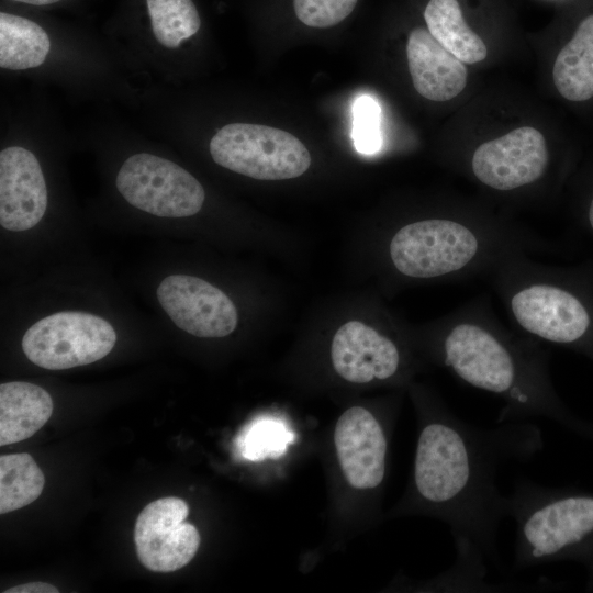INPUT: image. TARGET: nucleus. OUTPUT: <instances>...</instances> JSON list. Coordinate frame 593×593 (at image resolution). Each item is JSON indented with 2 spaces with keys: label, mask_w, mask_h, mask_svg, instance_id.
Segmentation results:
<instances>
[{
  "label": "nucleus",
  "mask_w": 593,
  "mask_h": 593,
  "mask_svg": "<svg viewBox=\"0 0 593 593\" xmlns=\"http://www.w3.org/2000/svg\"><path fill=\"white\" fill-rule=\"evenodd\" d=\"M511 309L526 332L551 343L593 350V305L581 293L535 284L514 294Z\"/></svg>",
  "instance_id": "obj_8"
},
{
  "label": "nucleus",
  "mask_w": 593,
  "mask_h": 593,
  "mask_svg": "<svg viewBox=\"0 0 593 593\" xmlns=\"http://www.w3.org/2000/svg\"><path fill=\"white\" fill-rule=\"evenodd\" d=\"M116 188L133 206L161 217L198 213L205 192L179 165L147 153L127 158L116 176Z\"/></svg>",
  "instance_id": "obj_6"
},
{
  "label": "nucleus",
  "mask_w": 593,
  "mask_h": 593,
  "mask_svg": "<svg viewBox=\"0 0 593 593\" xmlns=\"http://www.w3.org/2000/svg\"><path fill=\"white\" fill-rule=\"evenodd\" d=\"M53 400L43 388L29 382L0 385V445H11L34 435L49 419Z\"/></svg>",
  "instance_id": "obj_16"
},
{
  "label": "nucleus",
  "mask_w": 593,
  "mask_h": 593,
  "mask_svg": "<svg viewBox=\"0 0 593 593\" xmlns=\"http://www.w3.org/2000/svg\"><path fill=\"white\" fill-rule=\"evenodd\" d=\"M12 1H18V2H23L27 4H34V5H44V4L55 3L59 0H12Z\"/></svg>",
  "instance_id": "obj_26"
},
{
  "label": "nucleus",
  "mask_w": 593,
  "mask_h": 593,
  "mask_svg": "<svg viewBox=\"0 0 593 593\" xmlns=\"http://www.w3.org/2000/svg\"><path fill=\"white\" fill-rule=\"evenodd\" d=\"M51 42L37 23L0 13V66L11 70L34 68L44 63Z\"/></svg>",
  "instance_id": "obj_19"
},
{
  "label": "nucleus",
  "mask_w": 593,
  "mask_h": 593,
  "mask_svg": "<svg viewBox=\"0 0 593 593\" xmlns=\"http://www.w3.org/2000/svg\"><path fill=\"white\" fill-rule=\"evenodd\" d=\"M586 216H588V224H589L591 231L593 232V198L591 199V201L589 203Z\"/></svg>",
  "instance_id": "obj_27"
},
{
  "label": "nucleus",
  "mask_w": 593,
  "mask_h": 593,
  "mask_svg": "<svg viewBox=\"0 0 593 593\" xmlns=\"http://www.w3.org/2000/svg\"><path fill=\"white\" fill-rule=\"evenodd\" d=\"M506 516L516 524L513 569L563 559L593 563V495L518 480L506 495Z\"/></svg>",
  "instance_id": "obj_3"
},
{
  "label": "nucleus",
  "mask_w": 593,
  "mask_h": 593,
  "mask_svg": "<svg viewBox=\"0 0 593 593\" xmlns=\"http://www.w3.org/2000/svg\"><path fill=\"white\" fill-rule=\"evenodd\" d=\"M552 79L558 92L569 101L593 97V14L580 23L558 53Z\"/></svg>",
  "instance_id": "obj_17"
},
{
  "label": "nucleus",
  "mask_w": 593,
  "mask_h": 593,
  "mask_svg": "<svg viewBox=\"0 0 593 593\" xmlns=\"http://www.w3.org/2000/svg\"><path fill=\"white\" fill-rule=\"evenodd\" d=\"M47 206V189L38 160L12 146L0 153V224L13 232L35 226Z\"/></svg>",
  "instance_id": "obj_13"
},
{
  "label": "nucleus",
  "mask_w": 593,
  "mask_h": 593,
  "mask_svg": "<svg viewBox=\"0 0 593 593\" xmlns=\"http://www.w3.org/2000/svg\"><path fill=\"white\" fill-rule=\"evenodd\" d=\"M116 334L105 320L83 312H59L33 324L22 349L36 366L61 370L92 363L114 347Z\"/></svg>",
  "instance_id": "obj_5"
},
{
  "label": "nucleus",
  "mask_w": 593,
  "mask_h": 593,
  "mask_svg": "<svg viewBox=\"0 0 593 593\" xmlns=\"http://www.w3.org/2000/svg\"><path fill=\"white\" fill-rule=\"evenodd\" d=\"M542 449V433L533 423L483 428L446 410L427 415L417 440L414 491L449 524L456 563L486 570L484 558L496 556V532L506 516L499 470L510 461L526 462Z\"/></svg>",
  "instance_id": "obj_1"
},
{
  "label": "nucleus",
  "mask_w": 593,
  "mask_h": 593,
  "mask_svg": "<svg viewBox=\"0 0 593 593\" xmlns=\"http://www.w3.org/2000/svg\"><path fill=\"white\" fill-rule=\"evenodd\" d=\"M45 478L29 454L0 457V513L5 514L34 502L42 493Z\"/></svg>",
  "instance_id": "obj_20"
},
{
  "label": "nucleus",
  "mask_w": 593,
  "mask_h": 593,
  "mask_svg": "<svg viewBox=\"0 0 593 593\" xmlns=\"http://www.w3.org/2000/svg\"><path fill=\"white\" fill-rule=\"evenodd\" d=\"M5 593H58V589L45 582H29L13 586L4 591Z\"/></svg>",
  "instance_id": "obj_25"
},
{
  "label": "nucleus",
  "mask_w": 593,
  "mask_h": 593,
  "mask_svg": "<svg viewBox=\"0 0 593 593\" xmlns=\"http://www.w3.org/2000/svg\"><path fill=\"white\" fill-rule=\"evenodd\" d=\"M156 40L168 48L195 34L201 25L192 0H146Z\"/></svg>",
  "instance_id": "obj_21"
},
{
  "label": "nucleus",
  "mask_w": 593,
  "mask_h": 593,
  "mask_svg": "<svg viewBox=\"0 0 593 593\" xmlns=\"http://www.w3.org/2000/svg\"><path fill=\"white\" fill-rule=\"evenodd\" d=\"M548 164L544 135L522 126L481 144L472 156L474 176L496 190H513L539 179Z\"/></svg>",
  "instance_id": "obj_11"
},
{
  "label": "nucleus",
  "mask_w": 593,
  "mask_h": 593,
  "mask_svg": "<svg viewBox=\"0 0 593 593\" xmlns=\"http://www.w3.org/2000/svg\"><path fill=\"white\" fill-rule=\"evenodd\" d=\"M292 440L293 434L283 422L259 418L243 430L237 444L245 459L257 461L280 456Z\"/></svg>",
  "instance_id": "obj_22"
},
{
  "label": "nucleus",
  "mask_w": 593,
  "mask_h": 593,
  "mask_svg": "<svg viewBox=\"0 0 593 593\" xmlns=\"http://www.w3.org/2000/svg\"><path fill=\"white\" fill-rule=\"evenodd\" d=\"M441 350L445 366L459 379L506 401L497 423L542 416L569 426L575 424L551 391L539 361L488 329L469 323L456 325Z\"/></svg>",
  "instance_id": "obj_2"
},
{
  "label": "nucleus",
  "mask_w": 593,
  "mask_h": 593,
  "mask_svg": "<svg viewBox=\"0 0 593 593\" xmlns=\"http://www.w3.org/2000/svg\"><path fill=\"white\" fill-rule=\"evenodd\" d=\"M334 441L347 482L355 489L378 488L385 474L387 436L368 410L353 406L338 418Z\"/></svg>",
  "instance_id": "obj_12"
},
{
  "label": "nucleus",
  "mask_w": 593,
  "mask_h": 593,
  "mask_svg": "<svg viewBox=\"0 0 593 593\" xmlns=\"http://www.w3.org/2000/svg\"><path fill=\"white\" fill-rule=\"evenodd\" d=\"M331 357L336 372L353 383L392 378L401 361L391 339L359 321L339 327L332 342Z\"/></svg>",
  "instance_id": "obj_14"
},
{
  "label": "nucleus",
  "mask_w": 593,
  "mask_h": 593,
  "mask_svg": "<svg viewBox=\"0 0 593 593\" xmlns=\"http://www.w3.org/2000/svg\"><path fill=\"white\" fill-rule=\"evenodd\" d=\"M358 0H294L296 18L311 27H329L346 19Z\"/></svg>",
  "instance_id": "obj_24"
},
{
  "label": "nucleus",
  "mask_w": 593,
  "mask_h": 593,
  "mask_svg": "<svg viewBox=\"0 0 593 593\" xmlns=\"http://www.w3.org/2000/svg\"><path fill=\"white\" fill-rule=\"evenodd\" d=\"M380 107L371 96L362 94L356 99L353 107L351 137L359 153L370 155L380 149Z\"/></svg>",
  "instance_id": "obj_23"
},
{
  "label": "nucleus",
  "mask_w": 593,
  "mask_h": 593,
  "mask_svg": "<svg viewBox=\"0 0 593 593\" xmlns=\"http://www.w3.org/2000/svg\"><path fill=\"white\" fill-rule=\"evenodd\" d=\"M478 248V239L467 226L432 219L401 227L390 243V256L407 277L435 278L467 266Z\"/></svg>",
  "instance_id": "obj_7"
},
{
  "label": "nucleus",
  "mask_w": 593,
  "mask_h": 593,
  "mask_svg": "<svg viewBox=\"0 0 593 593\" xmlns=\"http://www.w3.org/2000/svg\"><path fill=\"white\" fill-rule=\"evenodd\" d=\"M157 299L174 323L197 337H224L237 325V311L231 299L203 279L168 276L159 283Z\"/></svg>",
  "instance_id": "obj_10"
},
{
  "label": "nucleus",
  "mask_w": 593,
  "mask_h": 593,
  "mask_svg": "<svg viewBox=\"0 0 593 593\" xmlns=\"http://www.w3.org/2000/svg\"><path fill=\"white\" fill-rule=\"evenodd\" d=\"M188 504L175 496L150 502L139 513L134 542L141 563L154 572H172L188 564L200 545L198 529L184 522Z\"/></svg>",
  "instance_id": "obj_9"
},
{
  "label": "nucleus",
  "mask_w": 593,
  "mask_h": 593,
  "mask_svg": "<svg viewBox=\"0 0 593 593\" xmlns=\"http://www.w3.org/2000/svg\"><path fill=\"white\" fill-rule=\"evenodd\" d=\"M429 33L465 64H475L488 55L482 38L466 23L457 0H429L424 11Z\"/></svg>",
  "instance_id": "obj_18"
},
{
  "label": "nucleus",
  "mask_w": 593,
  "mask_h": 593,
  "mask_svg": "<svg viewBox=\"0 0 593 593\" xmlns=\"http://www.w3.org/2000/svg\"><path fill=\"white\" fill-rule=\"evenodd\" d=\"M213 160L234 172L258 180L300 177L311 165V154L294 135L271 126L232 123L210 142Z\"/></svg>",
  "instance_id": "obj_4"
},
{
  "label": "nucleus",
  "mask_w": 593,
  "mask_h": 593,
  "mask_svg": "<svg viewBox=\"0 0 593 593\" xmlns=\"http://www.w3.org/2000/svg\"><path fill=\"white\" fill-rule=\"evenodd\" d=\"M409 70L415 90L432 101H448L466 87L467 68L423 27L411 31L406 43Z\"/></svg>",
  "instance_id": "obj_15"
}]
</instances>
